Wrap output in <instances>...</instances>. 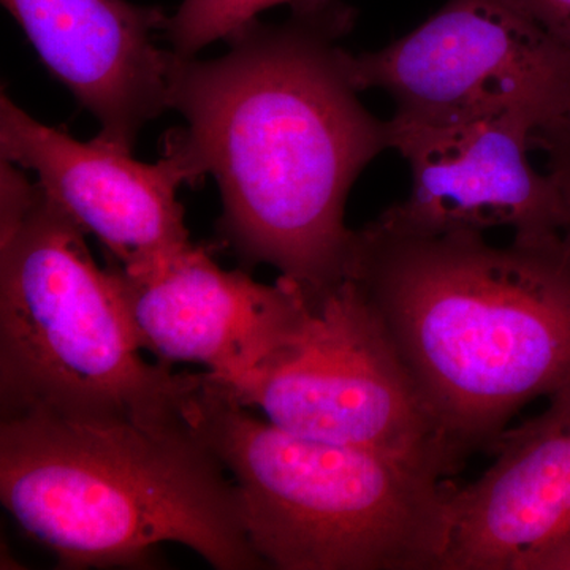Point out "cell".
Here are the masks:
<instances>
[{
    "label": "cell",
    "instance_id": "cell-1",
    "mask_svg": "<svg viewBox=\"0 0 570 570\" xmlns=\"http://www.w3.org/2000/svg\"><path fill=\"white\" fill-rule=\"evenodd\" d=\"M279 24L258 18L227 37L223 58H171L168 108L186 119L164 151L187 184L206 175L223 198L220 239L246 268L275 266L309 298L346 277L352 186L390 149L389 121L366 110L340 45L354 11L299 0Z\"/></svg>",
    "mask_w": 570,
    "mask_h": 570
},
{
    "label": "cell",
    "instance_id": "cell-2",
    "mask_svg": "<svg viewBox=\"0 0 570 570\" xmlns=\"http://www.w3.org/2000/svg\"><path fill=\"white\" fill-rule=\"evenodd\" d=\"M346 277L384 326L461 460L570 385V253L561 234L355 230ZM344 277V279H346Z\"/></svg>",
    "mask_w": 570,
    "mask_h": 570
},
{
    "label": "cell",
    "instance_id": "cell-3",
    "mask_svg": "<svg viewBox=\"0 0 570 570\" xmlns=\"http://www.w3.org/2000/svg\"><path fill=\"white\" fill-rule=\"evenodd\" d=\"M187 419L2 417L0 498L63 569L149 568L163 543L217 570L266 568L234 479Z\"/></svg>",
    "mask_w": 570,
    "mask_h": 570
},
{
    "label": "cell",
    "instance_id": "cell-4",
    "mask_svg": "<svg viewBox=\"0 0 570 570\" xmlns=\"http://www.w3.org/2000/svg\"><path fill=\"white\" fill-rule=\"evenodd\" d=\"M0 411L2 417H186L202 374L146 363L110 269L81 225L2 160Z\"/></svg>",
    "mask_w": 570,
    "mask_h": 570
},
{
    "label": "cell",
    "instance_id": "cell-5",
    "mask_svg": "<svg viewBox=\"0 0 570 570\" xmlns=\"http://www.w3.org/2000/svg\"><path fill=\"white\" fill-rule=\"evenodd\" d=\"M186 419L234 479L250 546L281 570H439L441 478L373 450L288 433L202 374Z\"/></svg>",
    "mask_w": 570,
    "mask_h": 570
},
{
    "label": "cell",
    "instance_id": "cell-6",
    "mask_svg": "<svg viewBox=\"0 0 570 570\" xmlns=\"http://www.w3.org/2000/svg\"><path fill=\"white\" fill-rule=\"evenodd\" d=\"M311 303L295 340L225 392L288 433L373 450L441 479L450 474L459 453L354 281L346 277Z\"/></svg>",
    "mask_w": 570,
    "mask_h": 570
},
{
    "label": "cell",
    "instance_id": "cell-7",
    "mask_svg": "<svg viewBox=\"0 0 570 570\" xmlns=\"http://www.w3.org/2000/svg\"><path fill=\"white\" fill-rule=\"evenodd\" d=\"M348 71L412 122L524 111L540 124L570 94V52L510 0H449L382 50L348 55Z\"/></svg>",
    "mask_w": 570,
    "mask_h": 570
},
{
    "label": "cell",
    "instance_id": "cell-8",
    "mask_svg": "<svg viewBox=\"0 0 570 570\" xmlns=\"http://www.w3.org/2000/svg\"><path fill=\"white\" fill-rule=\"evenodd\" d=\"M107 268L138 346L168 365L205 366L227 390L291 344L313 306L292 281L268 285L227 272L202 246L137 266L108 258Z\"/></svg>",
    "mask_w": 570,
    "mask_h": 570
},
{
    "label": "cell",
    "instance_id": "cell-9",
    "mask_svg": "<svg viewBox=\"0 0 570 570\" xmlns=\"http://www.w3.org/2000/svg\"><path fill=\"white\" fill-rule=\"evenodd\" d=\"M538 124L524 111L450 124L390 119V149L406 160L411 190L371 224L409 235L485 234L494 227L561 234L557 190L528 156Z\"/></svg>",
    "mask_w": 570,
    "mask_h": 570
},
{
    "label": "cell",
    "instance_id": "cell-10",
    "mask_svg": "<svg viewBox=\"0 0 570 570\" xmlns=\"http://www.w3.org/2000/svg\"><path fill=\"white\" fill-rule=\"evenodd\" d=\"M0 154L36 171L52 200L119 265L149 264L193 245L176 198L187 176L174 154L142 164L97 138L78 141L36 121L7 94L0 97Z\"/></svg>",
    "mask_w": 570,
    "mask_h": 570
},
{
    "label": "cell",
    "instance_id": "cell-11",
    "mask_svg": "<svg viewBox=\"0 0 570 570\" xmlns=\"http://www.w3.org/2000/svg\"><path fill=\"white\" fill-rule=\"evenodd\" d=\"M41 62L100 122L97 140L132 153L168 110L174 51L154 45L168 17L129 0H2Z\"/></svg>",
    "mask_w": 570,
    "mask_h": 570
},
{
    "label": "cell",
    "instance_id": "cell-12",
    "mask_svg": "<svg viewBox=\"0 0 570 570\" xmlns=\"http://www.w3.org/2000/svg\"><path fill=\"white\" fill-rule=\"evenodd\" d=\"M549 397L498 438L482 478L450 491L439 570H527L570 531V385Z\"/></svg>",
    "mask_w": 570,
    "mask_h": 570
},
{
    "label": "cell",
    "instance_id": "cell-13",
    "mask_svg": "<svg viewBox=\"0 0 570 570\" xmlns=\"http://www.w3.org/2000/svg\"><path fill=\"white\" fill-rule=\"evenodd\" d=\"M295 2L299 0H183L174 17H168L164 32L176 55L195 58L265 10Z\"/></svg>",
    "mask_w": 570,
    "mask_h": 570
},
{
    "label": "cell",
    "instance_id": "cell-14",
    "mask_svg": "<svg viewBox=\"0 0 570 570\" xmlns=\"http://www.w3.org/2000/svg\"><path fill=\"white\" fill-rule=\"evenodd\" d=\"M532 148L546 153L547 171L561 208V236L570 253V94L531 135Z\"/></svg>",
    "mask_w": 570,
    "mask_h": 570
},
{
    "label": "cell",
    "instance_id": "cell-15",
    "mask_svg": "<svg viewBox=\"0 0 570 570\" xmlns=\"http://www.w3.org/2000/svg\"><path fill=\"white\" fill-rule=\"evenodd\" d=\"M570 52V0H510Z\"/></svg>",
    "mask_w": 570,
    "mask_h": 570
},
{
    "label": "cell",
    "instance_id": "cell-16",
    "mask_svg": "<svg viewBox=\"0 0 570 570\" xmlns=\"http://www.w3.org/2000/svg\"><path fill=\"white\" fill-rule=\"evenodd\" d=\"M527 570H570V531L531 560Z\"/></svg>",
    "mask_w": 570,
    "mask_h": 570
}]
</instances>
